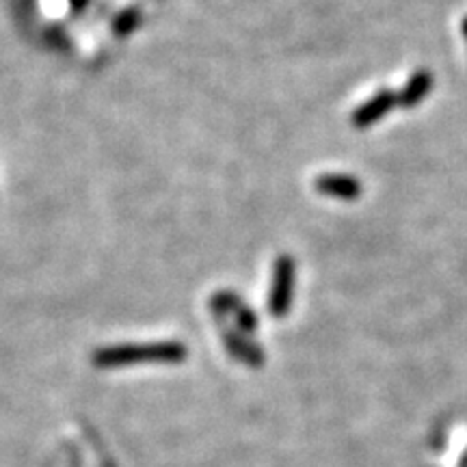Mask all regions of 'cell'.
<instances>
[{
	"label": "cell",
	"mask_w": 467,
	"mask_h": 467,
	"mask_svg": "<svg viewBox=\"0 0 467 467\" xmlns=\"http://www.w3.org/2000/svg\"><path fill=\"white\" fill-rule=\"evenodd\" d=\"M187 357V348L178 342L163 344H145V347H124V348H106L96 355L97 366H128L139 362H180Z\"/></svg>",
	"instance_id": "obj_1"
},
{
	"label": "cell",
	"mask_w": 467,
	"mask_h": 467,
	"mask_svg": "<svg viewBox=\"0 0 467 467\" xmlns=\"http://www.w3.org/2000/svg\"><path fill=\"white\" fill-rule=\"evenodd\" d=\"M296 264L288 253H281L272 264V281L269 292V311L275 318H284L290 311L292 292H295Z\"/></svg>",
	"instance_id": "obj_2"
},
{
	"label": "cell",
	"mask_w": 467,
	"mask_h": 467,
	"mask_svg": "<svg viewBox=\"0 0 467 467\" xmlns=\"http://www.w3.org/2000/svg\"><path fill=\"white\" fill-rule=\"evenodd\" d=\"M394 106H398V97L394 91L389 89H381L377 91L372 97H368L364 104H359L357 109L353 111V117H350V121H353V126L357 130H364V128H370V126L377 124L379 119H383L389 111L394 109Z\"/></svg>",
	"instance_id": "obj_3"
},
{
	"label": "cell",
	"mask_w": 467,
	"mask_h": 467,
	"mask_svg": "<svg viewBox=\"0 0 467 467\" xmlns=\"http://www.w3.org/2000/svg\"><path fill=\"white\" fill-rule=\"evenodd\" d=\"M316 191L325 197L342 199V202H353L362 195V184L357 178L347 173H323L314 180Z\"/></svg>",
	"instance_id": "obj_4"
},
{
	"label": "cell",
	"mask_w": 467,
	"mask_h": 467,
	"mask_svg": "<svg viewBox=\"0 0 467 467\" xmlns=\"http://www.w3.org/2000/svg\"><path fill=\"white\" fill-rule=\"evenodd\" d=\"M431 89H433L431 72L426 70L416 72V74H411V78H409L407 85L402 87L401 94H396L398 106H402V109H413V106L420 104V102L431 94Z\"/></svg>",
	"instance_id": "obj_5"
},
{
	"label": "cell",
	"mask_w": 467,
	"mask_h": 467,
	"mask_svg": "<svg viewBox=\"0 0 467 467\" xmlns=\"http://www.w3.org/2000/svg\"><path fill=\"white\" fill-rule=\"evenodd\" d=\"M226 340H227V348H230L234 357L242 359V362H247L249 366H262L264 355H262L260 348L253 347L251 342H247V340L242 338L241 331H238V333H227Z\"/></svg>",
	"instance_id": "obj_6"
},
{
	"label": "cell",
	"mask_w": 467,
	"mask_h": 467,
	"mask_svg": "<svg viewBox=\"0 0 467 467\" xmlns=\"http://www.w3.org/2000/svg\"><path fill=\"white\" fill-rule=\"evenodd\" d=\"M232 316H234V320H236V327H238V331H241V333H251V331H256L257 318L245 303L238 305V308L234 310Z\"/></svg>",
	"instance_id": "obj_7"
},
{
	"label": "cell",
	"mask_w": 467,
	"mask_h": 467,
	"mask_svg": "<svg viewBox=\"0 0 467 467\" xmlns=\"http://www.w3.org/2000/svg\"><path fill=\"white\" fill-rule=\"evenodd\" d=\"M461 28H463V35H465V39H467V16L463 18V24H461Z\"/></svg>",
	"instance_id": "obj_8"
}]
</instances>
